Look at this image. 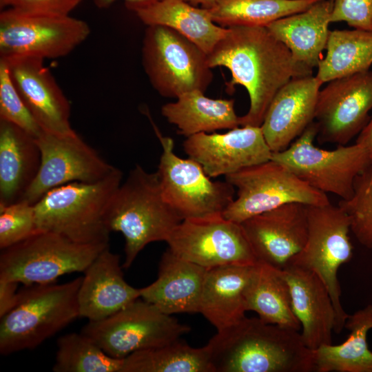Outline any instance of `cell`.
<instances>
[{
  "label": "cell",
  "instance_id": "4",
  "mask_svg": "<svg viewBox=\"0 0 372 372\" xmlns=\"http://www.w3.org/2000/svg\"><path fill=\"white\" fill-rule=\"evenodd\" d=\"M122 177L115 167L101 180L73 182L50 189L34 204L38 230L80 244L109 245L105 216Z\"/></svg>",
  "mask_w": 372,
  "mask_h": 372
},
{
  "label": "cell",
  "instance_id": "28",
  "mask_svg": "<svg viewBox=\"0 0 372 372\" xmlns=\"http://www.w3.org/2000/svg\"><path fill=\"white\" fill-rule=\"evenodd\" d=\"M161 114L186 138L198 133L231 130L240 125L233 99H213L199 90L186 92L165 104Z\"/></svg>",
  "mask_w": 372,
  "mask_h": 372
},
{
  "label": "cell",
  "instance_id": "29",
  "mask_svg": "<svg viewBox=\"0 0 372 372\" xmlns=\"http://www.w3.org/2000/svg\"><path fill=\"white\" fill-rule=\"evenodd\" d=\"M247 311L265 322L300 331L292 309L288 282L282 269L258 262L246 291Z\"/></svg>",
  "mask_w": 372,
  "mask_h": 372
},
{
  "label": "cell",
  "instance_id": "15",
  "mask_svg": "<svg viewBox=\"0 0 372 372\" xmlns=\"http://www.w3.org/2000/svg\"><path fill=\"white\" fill-rule=\"evenodd\" d=\"M36 140L41 165L22 199L32 205L52 189L73 182H96L115 168L76 132L63 136L42 131Z\"/></svg>",
  "mask_w": 372,
  "mask_h": 372
},
{
  "label": "cell",
  "instance_id": "25",
  "mask_svg": "<svg viewBox=\"0 0 372 372\" xmlns=\"http://www.w3.org/2000/svg\"><path fill=\"white\" fill-rule=\"evenodd\" d=\"M40 165L36 138L12 123L0 120V204L21 200Z\"/></svg>",
  "mask_w": 372,
  "mask_h": 372
},
{
  "label": "cell",
  "instance_id": "16",
  "mask_svg": "<svg viewBox=\"0 0 372 372\" xmlns=\"http://www.w3.org/2000/svg\"><path fill=\"white\" fill-rule=\"evenodd\" d=\"M372 109V71L336 79L320 90L315 113L321 143L347 145L366 125Z\"/></svg>",
  "mask_w": 372,
  "mask_h": 372
},
{
  "label": "cell",
  "instance_id": "9",
  "mask_svg": "<svg viewBox=\"0 0 372 372\" xmlns=\"http://www.w3.org/2000/svg\"><path fill=\"white\" fill-rule=\"evenodd\" d=\"M308 234L306 242L288 265L316 273L327 288L333 301L336 322L334 331L340 333L349 315L341 302V288L338 278L339 268L353 256L349 238L351 223L338 205L331 203L307 205Z\"/></svg>",
  "mask_w": 372,
  "mask_h": 372
},
{
  "label": "cell",
  "instance_id": "19",
  "mask_svg": "<svg viewBox=\"0 0 372 372\" xmlns=\"http://www.w3.org/2000/svg\"><path fill=\"white\" fill-rule=\"evenodd\" d=\"M307 207L287 203L240 223L258 262L283 269L300 252L308 234Z\"/></svg>",
  "mask_w": 372,
  "mask_h": 372
},
{
  "label": "cell",
  "instance_id": "42",
  "mask_svg": "<svg viewBox=\"0 0 372 372\" xmlns=\"http://www.w3.org/2000/svg\"><path fill=\"white\" fill-rule=\"evenodd\" d=\"M116 0H94L96 6L104 8L110 6ZM161 0H125V3L128 9L134 7L147 6Z\"/></svg>",
  "mask_w": 372,
  "mask_h": 372
},
{
  "label": "cell",
  "instance_id": "33",
  "mask_svg": "<svg viewBox=\"0 0 372 372\" xmlns=\"http://www.w3.org/2000/svg\"><path fill=\"white\" fill-rule=\"evenodd\" d=\"M320 0H220L207 9L212 21L224 28L266 27L269 23L306 10Z\"/></svg>",
  "mask_w": 372,
  "mask_h": 372
},
{
  "label": "cell",
  "instance_id": "31",
  "mask_svg": "<svg viewBox=\"0 0 372 372\" xmlns=\"http://www.w3.org/2000/svg\"><path fill=\"white\" fill-rule=\"evenodd\" d=\"M326 50L316 76L322 83L369 70L372 32L358 29L330 31Z\"/></svg>",
  "mask_w": 372,
  "mask_h": 372
},
{
  "label": "cell",
  "instance_id": "13",
  "mask_svg": "<svg viewBox=\"0 0 372 372\" xmlns=\"http://www.w3.org/2000/svg\"><path fill=\"white\" fill-rule=\"evenodd\" d=\"M89 25L69 15L23 12L0 13V56L30 55L58 59L69 54L88 37Z\"/></svg>",
  "mask_w": 372,
  "mask_h": 372
},
{
  "label": "cell",
  "instance_id": "11",
  "mask_svg": "<svg viewBox=\"0 0 372 372\" xmlns=\"http://www.w3.org/2000/svg\"><path fill=\"white\" fill-rule=\"evenodd\" d=\"M189 331L187 325L138 298L104 319L89 321L81 332L108 355L124 359L134 352L169 344Z\"/></svg>",
  "mask_w": 372,
  "mask_h": 372
},
{
  "label": "cell",
  "instance_id": "20",
  "mask_svg": "<svg viewBox=\"0 0 372 372\" xmlns=\"http://www.w3.org/2000/svg\"><path fill=\"white\" fill-rule=\"evenodd\" d=\"M322 84L313 75L293 78L277 92L260 126L272 152L287 148L314 121Z\"/></svg>",
  "mask_w": 372,
  "mask_h": 372
},
{
  "label": "cell",
  "instance_id": "17",
  "mask_svg": "<svg viewBox=\"0 0 372 372\" xmlns=\"http://www.w3.org/2000/svg\"><path fill=\"white\" fill-rule=\"evenodd\" d=\"M28 109L43 131L56 135L76 132L70 124V103L44 59L30 55L0 56Z\"/></svg>",
  "mask_w": 372,
  "mask_h": 372
},
{
  "label": "cell",
  "instance_id": "23",
  "mask_svg": "<svg viewBox=\"0 0 372 372\" xmlns=\"http://www.w3.org/2000/svg\"><path fill=\"white\" fill-rule=\"evenodd\" d=\"M207 270L167 249L161 257L157 279L141 289V298L168 315L198 313Z\"/></svg>",
  "mask_w": 372,
  "mask_h": 372
},
{
  "label": "cell",
  "instance_id": "10",
  "mask_svg": "<svg viewBox=\"0 0 372 372\" xmlns=\"http://www.w3.org/2000/svg\"><path fill=\"white\" fill-rule=\"evenodd\" d=\"M152 125L162 147L156 173L165 201L182 220L223 214L235 198L234 187L211 180L198 162L178 156L172 138Z\"/></svg>",
  "mask_w": 372,
  "mask_h": 372
},
{
  "label": "cell",
  "instance_id": "3",
  "mask_svg": "<svg viewBox=\"0 0 372 372\" xmlns=\"http://www.w3.org/2000/svg\"><path fill=\"white\" fill-rule=\"evenodd\" d=\"M183 220L165 201L156 172L140 165L132 168L116 190L106 211L108 230L125 239L123 268H129L148 244L168 240Z\"/></svg>",
  "mask_w": 372,
  "mask_h": 372
},
{
  "label": "cell",
  "instance_id": "7",
  "mask_svg": "<svg viewBox=\"0 0 372 372\" xmlns=\"http://www.w3.org/2000/svg\"><path fill=\"white\" fill-rule=\"evenodd\" d=\"M142 63L152 87L162 96L177 99L192 91L205 92L213 80L207 54L178 32L149 25L142 45Z\"/></svg>",
  "mask_w": 372,
  "mask_h": 372
},
{
  "label": "cell",
  "instance_id": "2",
  "mask_svg": "<svg viewBox=\"0 0 372 372\" xmlns=\"http://www.w3.org/2000/svg\"><path fill=\"white\" fill-rule=\"evenodd\" d=\"M214 372L316 371L300 331L247 318L207 344Z\"/></svg>",
  "mask_w": 372,
  "mask_h": 372
},
{
  "label": "cell",
  "instance_id": "12",
  "mask_svg": "<svg viewBox=\"0 0 372 372\" xmlns=\"http://www.w3.org/2000/svg\"><path fill=\"white\" fill-rule=\"evenodd\" d=\"M236 189V197L223 213L241 223L285 204L322 205L330 203L327 194L311 187L280 163L269 160L225 176Z\"/></svg>",
  "mask_w": 372,
  "mask_h": 372
},
{
  "label": "cell",
  "instance_id": "21",
  "mask_svg": "<svg viewBox=\"0 0 372 372\" xmlns=\"http://www.w3.org/2000/svg\"><path fill=\"white\" fill-rule=\"evenodd\" d=\"M282 271L304 344L311 351L331 344L336 315L325 285L313 272L293 265H288Z\"/></svg>",
  "mask_w": 372,
  "mask_h": 372
},
{
  "label": "cell",
  "instance_id": "6",
  "mask_svg": "<svg viewBox=\"0 0 372 372\" xmlns=\"http://www.w3.org/2000/svg\"><path fill=\"white\" fill-rule=\"evenodd\" d=\"M107 247L80 244L54 232L38 231L2 249L0 280L25 286L54 283L65 274L84 272Z\"/></svg>",
  "mask_w": 372,
  "mask_h": 372
},
{
  "label": "cell",
  "instance_id": "1",
  "mask_svg": "<svg viewBox=\"0 0 372 372\" xmlns=\"http://www.w3.org/2000/svg\"><path fill=\"white\" fill-rule=\"evenodd\" d=\"M227 28L225 37L207 54L208 65L230 70L228 91L238 84L247 90L250 106L240 116V125L260 127L277 92L293 78L313 75L312 69L295 60L265 26Z\"/></svg>",
  "mask_w": 372,
  "mask_h": 372
},
{
  "label": "cell",
  "instance_id": "36",
  "mask_svg": "<svg viewBox=\"0 0 372 372\" xmlns=\"http://www.w3.org/2000/svg\"><path fill=\"white\" fill-rule=\"evenodd\" d=\"M34 205L21 200L0 204V248L11 247L37 232Z\"/></svg>",
  "mask_w": 372,
  "mask_h": 372
},
{
  "label": "cell",
  "instance_id": "40",
  "mask_svg": "<svg viewBox=\"0 0 372 372\" xmlns=\"http://www.w3.org/2000/svg\"><path fill=\"white\" fill-rule=\"evenodd\" d=\"M17 284L15 282L0 280V318L16 305L19 298Z\"/></svg>",
  "mask_w": 372,
  "mask_h": 372
},
{
  "label": "cell",
  "instance_id": "39",
  "mask_svg": "<svg viewBox=\"0 0 372 372\" xmlns=\"http://www.w3.org/2000/svg\"><path fill=\"white\" fill-rule=\"evenodd\" d=\"M82 0H0V7L48 14L69 15Z\"/></svg>",
  "mask_w": 372,
  "mask_h": 372
},
{
  "label": "cell",
  "instance_id": "30",
  "mask_svg": "<svg viewBox=\"0 0 372 372\" xmlns=\"http://www.w3.org/2000/svg\"><path fill=\"white\" fill-rule=\"evenodd\" d=\"M344 328L350 333L343 343L322 345L313 351L316 371L372 372V351L367 343L372 329V304L349 315Z\"/></svg>",
  "mask_w": 372,
  "mask_h": 372
},
{
  "label": "cell",
  "instance_id": "8",
  "mask_svg": "<svg viewBox=\"0 0 372 372\" xmlns=\"http://www.w3.org/2000/svg\"><path fill=\"white\" fill-rule=\"evenodd\" d=\"M317 134L314 121L287 148L272 152L271 159L316 189L348 200L355 178L371 165L368 154L357 143L332 150L319 148L313 144Z\"/></svg>",
  "mask_w": 372,
  "mask_h": 372
},
{
  "label": "cell",
  "instance_id": "14",
  "mask_svg": "<svg viewBox=\"0 0 372 372\" xmlns=\"http://www.w3.org/2000/svg\"><path fill=\"white\" fill-rule=\"evenodd\" d=\"M166 242L176 256L207 269L258 262L241 224L223 214L184 219Z\"/></svg>",
  "mask_w": 372,
  "mask_h": 372
},
{
  "label": "cell",
  "instance_id": "27",
  "mask_svg": "<svg viewBox=\"0 0 372 372\" xmlns=\"http://www.w3.org/2000/svg\"><path fill=\"white\" fill-rule=\"evenodd\" d=\"M130 10L146 25L169 28L194 43L207 54L227 31V28L212 21L207 9L197 8L185 0H161Z\"/></svg>",
  "mask_w": 372,
  "mask_h": 372
},
{
  "label": "cell",
  "instance_id": "41",
  "mask_svg": "<svg viewBox=\"0 0 372 372\" xmlns=\"http://www.w3.org/2000/svg\"><path fill=\"white\" fill-rule=\"evenodd\" d=\"M356 143L365 149L372 165V118L359 133Z\"/></svg>",
  "mask_w": 372,
  "mask_h": 372
},
{
  "label": "cell",
  "instance_id": "35",
  "mask_svg": "<svg viewBox=\"0 0 372 372\" xmlns=\"http://www.w3.org/2000/svg\"><path fill=\"white\" fill-rule=\"evenodd\" d=\"M338 206L348 215L355 238L372 250V165L355 178L352 196Z\"/></svg>",
  "mask_w": 372,
  "mask_h": 372
},
{
  "label": "cell",
  "instance_id": "26",
  "mask_svg": "<svg viewBox=\"0 0 372 372\" xmlns=\"http://www.w3.org/2000/svg\"><path fill=\"white\" fill-rule=\"evenodd\" d=\"M333 0H320L304 11L266 26L290 50L293 59L313 69L322 59L330 30Z\"/></svg>",
  "mask_w": 372,
  "mask_h": 372
},
{
  "label": "cell",
  "instance_id": "43",
  "mask_svg": "<svg viewBox=\"0 0 372 372\" xmlns=\"http://www.w3.org/2000/svg\"><path fill=\"white\" fill-rule=\"evenodd\" d=\"M192 6H201V8L209 9L216 6L220 0H185Z\"/></svg>",
  "mask_w": 372,
  "mask_h": 372
},
{
  "label": "cell",
  "instance_id": "37",
  "mask_svg": "<svg viewBox=\"0 0 372 372\" xmlns=\"http://www.w3.org/2000/svg\"><path fill=\"white\" fill-rule=\"evenodd\" d=\"M0 120L12 123L37 138L43 131L14 86L6 62L0 58Z\"/></svg>",
  "mask_w": 372,
  "mask_h": 372
},
{
  "label": "cell",
  "instance_id": "32",
  "mask_svg": "<svg viewBox=\"0 0 372 372\" xmlns=\"http://www.w3.org/2000/svg\"><path fill=\"white\" fill-rule=\"evenodd\" d=\"M121 372H214L208 346L195 348L178 339L123 359Z\"/></svg>",
  "mask_w": 372,
  "mask_h": 372
},
{
  "label": "cell",
  "instance_id": "24",
  "mask_svg": "<svg viewBox=\"0 0 372 372\" xmlns=\"http://www.w3.org/2000/svg\"><path fill=\"white\" fill-rule=\"evenodd\" d=\"M254 267L229 265L207 270L198 313L217 331L231 327L245 317L246 291Z\"/></svg>",
  "mask_w": 372,
  "mask_h": 372
},
{
  "label": "cell",
  "instance_id": "18",
  "mask_svg": "<svg viewBox=\"0 0 372 372\" xmlns=\"http://www.w3.org/2000/svg\"><path fill=\"white\" fill-rule=\"evenodd\" d=\"M183 149L210 178L226 176L271 160L272 152L259 126L245 125L225 133L187 137Z\"/></svg>",
  "mask_w": 372,
  "mask_h": 372
},
{
  "label": "cell",
  "instance_id": "38",
  "mask_svg": "<svg viewBox=\"0 0 372 372\" xmlns=\"http://www.w3.org/2000/svg\"><path fill=\"white\" fill-rule=\"evenodd\" d=\"M339 21L372 32V0H333L331 22Z\"/></svg>",
  "mask_w": 372,
  "mask_h": 372
},
{
  "label": "cell",
  "instance_id": "34",
  "mask_svg": "<svg viewBox=\"0 0 372 372\" xmlns=\"http://www.w3.org/2000/svg\"><path fill=\"white\" fill-rule=\"evenodd\" d=\"M54 372H121L123 359L108 355L82 333H70L57 339Z\"/></svg>",
  "mask_w": 372,
  "mask_h": 372
},
{
  "label": "cell",
  "instance_id": "5",
  "mask_svg": "<svg viewBox=\"0 0 372 372\" xmlns=\"http://www.w3.org/2000/svg\"><path fill=\"white\" fill-rule=\"evenodd\" d=\"M82 276L63 284L25 286L16 305L0 318V353L33 349L80 317Z\"/></svg>",
  "mask_w": 372,
  "mask_h": 372
},
{
  "label": "cell",
  "instance_id": "22",
  "mask_svg": "<svg viewBox=\"0 0 372 372\" xmlns=\"http://www.w3.org/2000/svg\"><path fill=\"white\" fill-rule=\"evenodd\" d=\"M120 256L104 249L84 271L78 293L80 317L104 319L141 298V289L124 279Z\"/></svg>",
  "mask_w": 372,
  "mask_h": 372
}]
</instances>
